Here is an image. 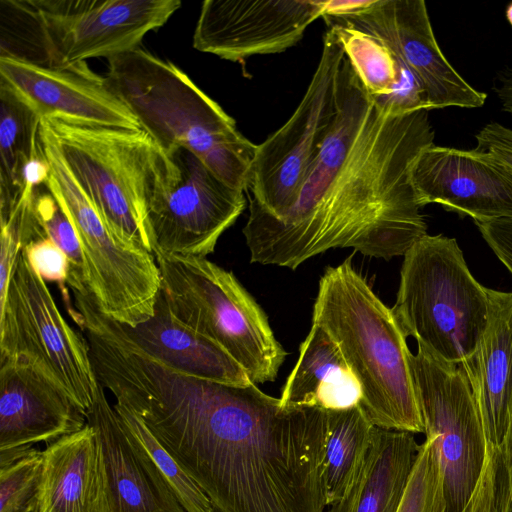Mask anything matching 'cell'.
<instances>
[{"label":"cell","instance_id":"obj_1","mask_svg":"<svg viewBox=\"0 0 512 512\" xmlns=\"http://www.w3.org/2000/svg\"><path fill=\"white\" fill-rule=\"evenodd\" d=\"M214 512H324L327 410L138 355L115 389Z\"/></svg>","mask_w":512,"mask_h":512},{"label":"cell","instance_id":"obj_2","mask_svg":"<svg viewBox=\"0 0 512 512\" xmlns=\"http://www.w3.org/2000/svg\"><path fill=\"white\" fill-rule=\"evenodd\" d=\"M434 137L428 110L377 107L345 56L336 119L293 204L276 218L250 200L243 234L251 262L296 269L332 248L404 256L427 234L411 171Z\"/></svg>","mask_w":512,"mask_h":512},{"label":"cell","instance_id":"obj_3","mask_svg":"<svg viewBox=\"0 0 512 512\" xmlns=\"http://www.w3.org/2000/svg\"><path fill=\"white\" fill-rule=\"evenodd\" d=\"M312 322L336 343L359 384V405L375 427L424 433L406 335L349 259L320 278Z\"/></svg>","mask_w":512,"mask_h":512},{"label":"cell","instance_id":"obj_4","mask_svg":"<svg viewBox=\"0 0 512 512\" xmlns=\"http://www.w3.org/2000/svg\"><path fill=\"white\" fill-rule=\"evenodd\" d=\"M104 77L163 152L185 148L227 185L248 190L258 145L179 67L136 48L108 59Z\"/></svg>","mask_w":512,"mask_h":512},{"label":"cell","instance_id":"obj_5","mask_svg":"<svg viewBox=\"0 0 512 512\" xmlns=\"http://www.w3.org/2000/svg\"><path fill=\"white\" fill-rule=\"evenodd\" d=\"M42 120L108 228L121 240L153 254L149 211L176 174L173 159L143 129Z\"/></svg>","mask_w":512,"mask_h":512},{"label":"cell","instance_id":"obj_6","mask_svg":"<svg viewBox=\"0 0 512 512\" xmlns=\"http://www.w3.org/2000/svg\"><path fill=\"white\" fill-rule=\"evenodd\" d=\"M392 311L418 347L460 365L486 328L487 288L471 274L455 238L426 234L404 255Z\"/></svg>","mask_w":512,"mask_h":512},{"label":"cell","instance_id":"obj_7","mask_svg":"<svg viewBox=\"0 0 512 512\" xmlns=\"http://www.w3.org/2000/svg\"><path fill=\"white\" fill-rule=\"evenodd\" d=\"M155 258L160 291L174 318L220 346L254 384L273 382L287 353L234 274L207 258Z\"/></svg>","mask_w":512,"mask_h":512},{"label":"cell","instance_id":"obj_8","mask_svg":"<svg viewBox=\"0 0 512 512\" xmlns=\"http://www.w3.org/2000/svg\"><path fill=\"white\" fill-rule=\"evenodd\" d=\"M40 143L50 166L45 184L71 221L84 257L85 283L98 309L135 327L155 312L161 277L154 254L121 240L108 228L60 154L43 120Z\"/></svg>","mask_w":512,"mask_h":512},{"label":"cell","instance_id":"obj_9","mask_svg":"<svg viewBox=\"0 0 512 512\" xmlns=\"http://www.w3.org/2000/svg\"><path fill=\"white\" fill-rule=\"evenodd\" d=\"M6 358L41 370L87 415L99 384L89 345L62 316L23 251L0 302V360Z\"/></svg>","mask_w":512,"mask_h":512},{"label":"cell","instance_id":"obj_10","mask_svg":"<svg viewBox=\"0 0 512 512\" xmlns=\"http://www.w3.org/2000/svg\"><path fill=\"white\" fill-rule=\"evenodd\" d=\"M344 50L327 29L317 68L288 121L257 146L249 190L268 214L280 218L293 204L338 113Z\"/></svg>","mask_w":512,"mask_h":512},{"label":"cell","instance_id":"obj_11","mask_svg":"<svg viewBox=\"0 0 512 512\" xmlns=\"http://www.w3.org/2000/svg\"><path fill=\"white\" fill-rule=\"evenodd\" d=\"M409 364L426 438L435 441L446 512H462L483 471L488 443L468 380L460 366L418 347Z\"/></svg>","mask_w":512,"mask_h":512},{"label":"cell","instance_id":"obj_12","mask_svg":"<svg viewBox=\"0 0 512 512\" xmlns=\"http://www.w3.org/2000/svg\"><path fill=\"white\" fill-rule=\"evenodd\" d=\"M43 34L49 67L139 48L179 9V0H28Z\"/></svg>","mask_w":512,"mask_h":512},{"label":"cell","instance_id":"obj_13","mask_svg":"<svg viewBox=\"0 0 512 512\" xmlns=\"http://www.w3.org/2000/svg\"><path fill=\"white\" fill-rule=\"evenodd\" d=\"M167 155L177 171L149 211L153 254L206 258L245 209L244 191L227 185L185 148Z\"/></svg>","mask_w":512,"mask_h":512},{"label":"cell","instance_id":"obj_14","mask_svg":"<svg viewBox=\"0 0 512 512\" xmlns=\"http://www.w3.org/2000/svg\"><path fill=\"white\" fill-rule=\"evenodd\" d=\"M347 24L382 39L422 88L429 110L479 108L487 94L475 89L451 65L434 35L423 0H375L365 11L344 18Z\"/></svg>","mask_w":512,"mask_h":512},{"label":"cell","instance_id":"obj_15","mask_svg":"<svg viewBox=\"0 0 512 512\" xmlns=\"http://www.w3.org/2000/svg\"><path fill=\"white\" fill-rule=\"evenodd\" d=\"M325 0H206L193 47L232 62L295 46L322 17Z\"/></svg>","mask_w":512,"mask_h":512},{"label":"cell","instance_id":"obj_16","mask_svg":"<svg viewBox=\"0 0 512 512\" xmlns=\"http://www.w3.org/2000/svg\"><path fill=\"white\" fill-rule=\"evenodd\" d=\"M0 83L8 86L37 115L68 124L141 129L123 101L86 62L65 68L0 57Z\"/></svg>","mask_w":512,"mask_h":512},{"label":"cell","instance_id":"obj_17","mask_svg":"<svg viewBox=\"0 0 512 512\" xmlns=\"http://www.w3.org/2000/svg\"><path fill=\"white\" fill-rule=\"evenodd\" d=\"M411 179L421 208L439 204L474 223L512 216V172L488 152L432 144L415 160Z\"/></svg>","mask_w":512,"mask_h":512},{"label":"cell","instance_id":"obj_18","mask_svg":"<svg viewBox=\"0 0 512 512\" xmlns=\"http://www.w3.org/2000/svg\"><path fill=\"white\" fill-rule=\"evenodd\" d=\"M87 424L86 412L41 370L0 360V454L52 443Z\"/></svg>","mask_w":512,"mask_h":512},{"label":"cell","instance_id":"obj_19","mask_svg":"<svg viewBox=\"0 0 512 512\" xmlns=\"http://www.w3.org/2000/svg\"><path fill=\"white\" fill-rule=\"evenodd\" d=\"M86 417L100 445L110 512H187L127 433L100 384Z\"/></svg>","mask_w":512,"mask_h":512},{"label":"cell","instance_id":"obj_20","mask_svg":"<svg viewBox=\"0 0 512 512\" xmlns=\"http://www.w3.org/2000/svg\"><path fill=\"white\" fill-rule=\"evenodd\" d=\"M488 321L475 352L460 365L487 443L502 447L512 415V292L487 288Z\"/></svg>","mask_w":512,"mask_h":512},{"label":"cell","instance_id":"obj_21","mask_svg":"<svg viewBox=\"0 0 512 512\" xmlns=\"http://www.w3.org/2000/svg\"><path fill=\"white\" fill-rule=\"evenodd\" d=\"M42 452L33 512H110L101 449L90 424Z\"/></svg>","mask_w":512,"mask_h":512},{"label":"cell","instance_id":"obj_22","mask_svg":"<svg viewBox=\"0 0 512 512\" xmlns=\"http://www.w3.org/2000/svg\"><path fill=\"white\" fill-rule=\"evenodd\" d=\"M119 324L141 351L180 373L226 385L253 383L220 346L174 318L161 291L150 319L135 327Z\"/></svg>","mask_w":512,"mask_h":512},{"label":"cell","instance_id":"obj_23","mask_svg":"<svg viewBox=\"0 0 512 512\" xmlns=\"http://www.w3.org/2000/svg\"><path fill=\"white\" fill-rule=\"evenodd\" d=\"M419 448L413 433L375 427L353 482L327 512H396Z\"/></svg>","mask_w":512,"mask_h":512},{"label":"cell","instance_id":"obj_24","mask_svg":"<svg viewBox=\"0 0 512 512\" xmlns=\"http://www.w3.org/2000/svg\"><path fill=\"white\" fill-rule=\"evenodd\" d=\"M325 22L377 107L389 115L430 111L417 80L382 39L347 24Z\"/></svg>","mask_w":512,"mask_h":512},{"label":"cell","instance_id":"obj_25","mask_svg":"<svg viewBox=\"0 0 512 512\" xmlns=\"http://www.w3.org/2000/svg\"><path fill=\"white\" fill-rule=\"evenodd\" d=\"M360 387L339 348L327 332L312 322L300 345L298 360L283 386L284 405L340 410L359 405Z\"/></svg>","mask_w":512,"mask_h":512},{"label":"cell","instance_id":"obj_26","mask_svg":"<svg viewBox=\"0 0 512 512\" xmlns=\"http://www.w3.org/2000/svg\"><path fill=\"white\" fill-rule=\"evenodd\" d=\"M0 219L10 215L23 192V170L41 153V118L0 83Z\"/></svg>","mask_w":512,"mask_h":512},{"label":"cell","instance_id":"obj_27","mask_svg":"<svg viewBox=\"0 0 512 512\" xmlns=\"http://www.w3.org/2000/svg\"><path fill=\"white\" fill-rule=\"evenodd\" d=\"M374 429L360 405L327 410L326 506L339 501L353 482L372 442Z\"/></svg>","mask_w":512,"mask_h":512},{"label":"cell","instance_id":"obj_28","mask_svg":"<svg viewBox=\"0 0 512 512\" xmlns=\"http://www.w3.org/2000/svg\"><path fill=\"white\" fill-rule=\"evenodd\" d=\"M131 438L147 454L187 512H213L209 498L186 474L147 426L125 405H113Z\"/></svg>","mask_w":512,"mask_h":512},{"label":"cell","instance_id":"obj_29","mask_svg":"<svg viewBox=\"0 0 512 512\" xmlns=\"http://www.w3.org/2000/svg\"><path fill=\"white\" fill-rule=\"evenodd\" d=\"M42 463L35 448L0 454V512H33Z\"/></svg>","mask_w":512,"mask_h":512},{"label":"cell","instance_id":"obj_30","mask_svg":"<svg viewBox=\"0 0 512 512\" xmlns=\"http://www.w3.org/2000/svg\"><path fill=\"white\" fill-rule=\"evenodd\" d=\"M396 512H446L442 468L435 441L431 438L420 444Z\"/></svg>","mask_w":512,"mask_h":512},{"label":"cell","instance_id":"obj_31","mask_svg":"<svg viewBox=\"0 0 512 512\" xmlns=\"http://www.w3.org/2000/svg\"><path fill=\"white\" fill-rule=\"evenodd\" d=\"M37 189L33 201L36 221L44 235L51 239L69 260L70 275L67 285L71 289H81L86 286L85 263L77 233L52 194L48 190L45 193H38Z\"/></svg>","mask_w":512,"mask_h":512},{"label":"cell","instance_id":"obj_32","mask_svg":"<svg viewBox=\"0 0 512 512\" xmlns=\"http://www.w3.org/2000/svg\"><path fill=\"white\" fill-rule=\"evenodd\" d=\"M462 512H510V476L501 447L488 444L483 471Z\"/></svg>","mask_w":512,"mask_h":512},{"label":"cell","instance_id":"obj_33","mask_svg":"<svg viewBox=\"0 0 512 512\" xmlns=\"http://www.w3.org/2000/svg\"><path fill=\"white\" fill-rule=\"evenodd\" d=\"M29 264L44 280L67 284L70 263L65 253L48 237L31 240L23 248Z\"/></svg>","mask_w":512,"mask_h":512},{"label":"cell","instance_id":"obj_34","mask_svg":"<svg viewBox=\"0 0 512 512\" xmlns=\"http://www.w3.org/2000/svg\"><path fill=\"white\" fill-rule=\"evenodd\" d=\"M480 234L512 274V216L475 222Z\"/></svg>","mask_w":512,"mask_h":512},{"label":"cell","instance_id":"obj_35","mask_svg":"<svg viewBox=\"0 0 512 512\" xmlns=\"http://www.w3.org/2000/svg\"><path fill=\"white\" fill-rule=\"evenodd\" d=\"M475 141L477 150L492 154L512 172V138L508 126L490 122L476 133Z\"/></svg>","mask_w":512,"mask_h":512},{"label":"cell","instance_id":"obj_36","mask_svg":"<svg viewBox=\"0 0 512 512\" xmlns=\"http://www.w3.org/2000/svg\"><path fill=\"white\" fill-rule=\"evenodd\" d=\"M375 0H325L322 17L344 18L367 10Z\"/></svg>","mask_w":512,"mask_h":512},{"label":"cell","instance_id":"obj_37","mask_svg":"<svg viewBox=\"0 0 512 512\" xmlns=\"http://www.w3.org/2000/svg\"><path fill=\"white\" fill-rule=\"evenodd\" d=\"M493 91L502 110L512 117V67H507L496 75Z\"/></svg>","mask_w":512,"mask_h":512},{"label":"cell","instance_id":"obj_38","mask_svg":"<svg viewBox=\"0 0 512 512\" xmlns=\"http://www.w3.org/2000/svg\"><path fill=\"white\" fill-rule=\"evenodd\" d=\"M501 448H502V450L504 452V455H505V458H506V461H507L508 470H509V476H510V512H512V415H511V420H510L508 434H507L505 442H504V444H503V446Z\"/></svg>","mask_w":512,"mask_h":512},{"label":"cell","instance_id":"obj_39","mask_svg":"<svg viewBox=\"0 0 512 512\" xmlns=\"http://www.w3.org/2000/svg\"><path fill=\"white\" fill-rule=\"evenodd\" d=\"M505 14H506V18H507V20H508L509 24H510V25H511V27H512V3H510V4L508 5V7H507V9H506Z\"/></svg>","mask_w":512,"mask_h":512},{"label":"cell","instance_id":"obj_40","mask_svg":"<svg viewBox=\"0 0 512 512\" xmlns=\"http://www.w3.org/2000/svg\"><path fill=\"white\" fill-rule=\"evenodd\" d=\"M508 132H509V134H510V136L512 138V128L511 127H508Z\"/></svg>","mask_w":512,"mask_h":512},{"label":"cell","instance_id":"obj_41","mask_svg":"<svg viewBox=\"0 0 512 512\" xmlns=\"http://www.w3.org/2000/svg\"><path fill=\"white\" fill-rule=\"evenodd\" d=\"M213 512H214V510H213Z\"/></svg>","mask_w":512,"mask_h":512}]
</instances>
